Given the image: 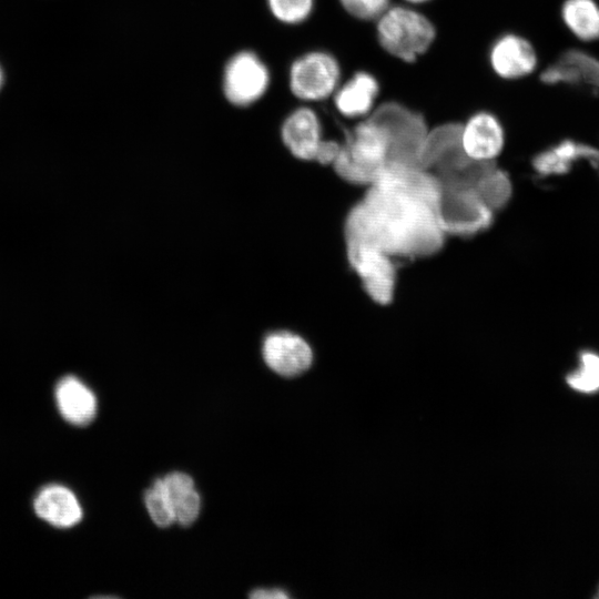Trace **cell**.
<instances>
[{
	"label": "cell",
	"instance_id": "1",
	"mask_svg": "<svg viewBox=\"0 0 599 599\" xmlns=\"http://www.w3.org/2000/svg\"><path fill=\"white\" fill-rule=\"evenodd\" d=\"M440 192L433 172L387 162L348 212L346 243L366 244L390 257L436 254L446 237L438 219Z\"/></svg>",
	"mask_w": 599,
	"mask_h": 599
},
{
	"label": "cell",
	"instance_id": "2",
	"mask_svg": "<svg viewBox=\"0 0 599 599\" xmlns=\"http://www.w3.org/2000/svg\"><path fill=\"white\" fill-rule=\"evenodd\" d=\"M388 149L385 129L370 118L348 133L333 166L343 180L370 185L387 162Z\"/></svg>",
	"mask_w": 599,
	"mask_h": 599
},
{
	"label": "cell",
	"instance_id": "3",
	"mask_svg": "<svg viewBox=\"0 0 599 599\" xmlns=\"http://www.w3.org/2000/svg\"><path fill=\"white\" fill-rule=\"evenodd\" d=\"M377 38L392 55L413 62L435 38V28L420 12L407 7H388L377 21Z\"/></svg>",
	"mask_w": 599,
	"mask_h": 599
},
{
	"label": "cell",
	"instance_id": "4",
	"mask_svg": "<svg viewBox=\"0 0 599 599\" xmlns=\"http://www.w3.org/2000/svg\"><path fill=\"white\" fill-rule=\"evenodd\" d=\"M372 118L387 133V162L422 167V153L428 134L424 119L396 103L384 104Z\"/></svg>",
	"mask_w": 599,
	"mask_h": 599
},
{
	"label": "cell",
	"instance_id": "5",
	"mask_svg": "<svg viewBox=\"0 0 599 599\" xmlns=\"http://www.w3.org/2000/svg\"><path fill=\"white\" fill-rule=\"evenodd\" d=\"M440 187L438 219L446 235L471 236L491 225L494 212L474 187Z\"/></svg>",
	"mask_w": 599,
	"mask_h": 599
},
{
	"label": "cell",
	"instance_id": "6",
	"mask_svg": "<svg viewBox=\"0 0 599 599\" xmlns=\"http://www.w3.org/2000/svg\"><path fill=\"white\" fill-rule=\"evenodd\" d=\"M346 255L365 293L376 304L392 303L396 283V266L393 257L362 243H346Z\"/></svg>",
	"mask_w": 599,
	"mask_h": 599
},
{
	"label": "cell",
	"instance_id": "7",
	"mask_svg": "<svg viewBox=\"0 0 599 599\" xmlns=\"http://www.w3.org/2000/svg\"><path fill=\"white\" fill-rule=\"evenodd\" d=\"M341 69L327 52L313 51L296 59L290 69L292 93L304 101H319L338 88Z\"/></svg>",
	"mask_w": 599,
	"mask_h": 599
},
{
	"label": "cell",
	"instance_id": "8",
	"mask_svg": "<svg viewBox=\"0 0 599 599\" xmlns=\"http://www.w3.org/2000/svg\"><path fill=\"white\" fill-rule=\"evenodd\" d=\"M270 72L264 62L251 51H241L225 65L223 91L230 103L247 106L264 95Z\"/></svg>",
	"mask_w": 599,
	"mask_h": 599
},
{
	"label": "cell",
	"instance_id": "9",
	"mask_svg": "<svg viewBox=\"0 0 599 599\" xmlns=\"http://www.w3.org/2000/svg\"><path fill=\"white\" fill-rule=\"evenodd\" d=\"M262 354L266 365L285 377L304 373L313 361V352L307 342L291 332L267 335L263 342Z\"/></svg>",
	"mask_w": 599,
	"mask_h": 599
},
{
	"label": "cell",
	"instance_id": "10",
	"mask_svg": "<svg viewBox=\"0 0 599 599\" xmlns=\"http://www.w3.org/2000/svg\"><path fill=\"white\" fill-rule=\"evenodd\" d=\"M540 80L546 84L587 88L599 93V58L569 49L541 72Z\"/></svg>",
	"mask_w": 599,
	"mask_h": 599
},
{
	"label": "cell",
	"instance_id": "11",
	"mask_svg": "<svg viewBox=\"0 0 599 599\" xmlns=\"http://www.w3.org/2000/svg\"><path fill=\"white\" fill-rule=\"evenodd\" d=\"M460 143L463 151L470 159L494 161L504 148V129L491 113L478 112L461 125Z\"/></svg>",
	"mask_w": 599,
	"mask_h": 599
},
{
	"label": "cell",
	"instance_id": "12",
	"mask_svg": "<svg viewBox=\"0 0 599 599\" xmlns=\"http://www.w3.org/2000/svg\"><path fill=\"white\" fill-rule=\"evenodd\" d=\"M281 135L290 152L304 161H315L324 141L317 114L306 106L294 110L285 119Z\"/></svg>",
	"mask_w": 599,
	"mask_h": 599
},
{
	"label": "cell",
	"instance_id": "13",
	"mask_svg": "<svg viewBox=\"0 0 599 599\" xmlns=\"http://www.w3.org/2000/svg\"><path fill=\"white\" fill-rule=\"evenodd\" d=\"M489 60L494 71L504 79H519L535 71L537 54L532 44L517 34H505L491 47Z\"/></svg>",
	"mask_w": 599,
	"mask_h": 599
},
{
	"label": "cell",
	"instance_id": "14",
	"mask_svg": "<svg viewBox=\"0 0 599 599\" xmlns=\"http://www.w3.org/2000/svg\"><path fill=\"white\" fill-rule=\"evenodd\" d=\"M55 402L61 416L70 424L85 426L97 415L93 392L77 376L65 375L55 385Z\"/></svg>",
	"mask_w": 599,
	"mask_h": 599
},
{
	"label": "cell",
	"instance_id": "15",
	"mask_svg": "<svg viewBox=\"0 0 599 599\" xmlns=\"http://www.w3.org/2000/svg\"><path fill=\"white\" fill-rule=\"evenodd\" d=\"M35 514L58 528H71L82 519V508L75 495L62 485H48L33 502Z\"/></svg>",
	"mask_w": 599,
	"mask_h": 599
},
{
	"label": "cell",
	"instance_id": "16",
	"mask_svg": "<svg viewBox=\"0 0 599 599\" xmlns=\"http://www.w3.org/2000/svg\"><path fill=\"white\" fill-rule=\"evenodd\" d=\"M581 160L596 163L599 161V151L586 143L566 139L538 153L532 159V167L544 176L562 175Z\"/></svg>",
	"mask_w": 599,
	"mask_h": 599
},
{
	"label": "cell",
	"instance_id": "17",
	"mask_svg": "<svg viewBox=\"0 0 599 599\" xmlns=\"http://www.w3.org/2000/svg\"><path fill=\"white\" fill-rule=\"evenodd\" d=\"M378 92L379 85L375 77L361 71L336 89L334 103L342 115L362 118L373 109Z\"/></svg>",
	"mask_w": 599,
	"mask_h": 599
},
{
	"label": "cell",
	"instance_id": "18",
	"mask_svg": "<svg viewBox=\"0 0 599 599\" xmlns=\"http://www.w3.org/2000/svg\"><path fill=\"white\" fill-rule=\"evenodd\" d=\"M175 521L189 526L200 514L201 499L193 479L184 473L174 471L162 478Z\"/></svg>",
	"mask_w": 599,
	"mask_h": 599
},
{
	"label": "cell",
	"instance_id": "19",
	"mask_svg": "<svg viewBox=\"0 0 599 599\" xmlns=\"http://www.w3.org/2000/svg\"><path fill=\"white\" fill-rule=\"evenodd\" d=\"M561 18L579 40H599V3L596 0H566L561 7Z\"/></svg>",
	"mask_w": 599,
	"mask_h": 599
},
{
	"label": "cell",
	"instance_id": "20",
	"mask_svg": "<svg viewBox=\"0 0 599 599\" xmlns=\"http://www.w3.org/2000/svg\"><path fill=\"white\" fill-rule=\"evenodd\" d=\"M475 190L480 200L493 212L504 209L512 195L509 175L496 165L477 182Z\"/></svg>",
	"mask_w": 599,
	"mask_h": 599
},
{
	"label": "cell",
	"instance_id": "21",
	"mask_svg": "<svg viewBox=\"0 0 599 599\" xmlns=\"http://www.w3.org/2000/svg\"><path fill=\"white\" fill-rule=\"evenodd\" d=\"M567 385L580 394L599 392V353L582 351L578 355L577 367L566 375Z\"/></svg>",
	"mask_w": 599,
	"mask_h": 599
},
{
	"label": "cell",
	"instance_id": "22",
	"mask_svg": "<svg viewBox=\"0 0 599 599\" xmlns=\"http://www.w3.org/2000/svg\"><path fill=\"white\" fill-rule=\"evenodd\" d=\"M144 500L151 519L158 526L167 527L175 522L162 478L156 479L145 491Z\"/></svg>",
	"mask_w": 599,
	"mask_h": 599
},
{
	"label": "cell",
	"instance_id": "23",
	"mask_svg": "<svg viewBox=\"0 0 599 599\" xmlns=\"http://www.w3.org/2000/svg\"><path fill=\"white\" fill-rule=\"evenodd\" d=\"M272 14L281 22L295 24L305 21L313 11L314 0H267Z\"/></svg>",
	"mask_w": 599,
	"mask_h": 599
},
{
	"label": "cell",
	"instance_id": "24",
	"mask_svg": "<svg viewBox=\"0 0 599 599\" xmlns=\"http://www.w3.org/2000/svg\"><path fill=\"white\" fill-rule=\"evenodd\" d=\"M344 9L362 20L378 19L389 7V0H339Z\"/></svg>",
	"mask_w": 599,
	"mask_h": 599
},
{
	"label": "cell",
	"instance_id": "25",
	"mask_svg": "<svg viewBox=\"0 0 599 599\" xmlns=\"http://www.w3.org/2000/svg\"><path fill=\"white\" fill-rule=\"evenodd\" d=\"M254 599H287L288 596L281 589H255L251 595Z\"/></svg>",
	"mask_w": 599,
	"mask_h": 599
},
{
	"label": "cell",
	"instance_id": "26",
	"mask_svg": "<svg viewBox=\"0 0 599 599\" xmlns=\"http://www.w3.org/2000/svg\"><path fill=\"white\" fill-rule=\"evenodd\" d=\"M3 78H4L3 70H2V68L0 65V90H1L2 84H3Z\"/></svg>",
	"mask_w": 599,
	"mask_h": 599
},
{
	"label": "cell",
	"instance_id": "27",
	"mask_svg": "<svg viewBox=\"0 0 599 599\" xmlns=\"http://www.w3.org/2000/svg\"><path fill=\"white\" fill-rule=\"evenodd\" d=\"M405 1H407L409 3H423V2H426L428 0H405Z\"/></svg>",
	"mask_w": 599,
	"mask_h": 599
},
{
	"label": "cell",
	"instance_id": "28",
	"mask_svg": "<svg viewBox=\"0 0 599 599\" xmlns=\"http://www.w3.org/2000/svg\"><path fill=\"white\" fill-rule=\"evenodd\" d=\"M595 597H596V598H599V588H598V592L596 593Z\"/></svg>",
	"mask_w": 599,
	"mask_h": 599
}]
</instances>
